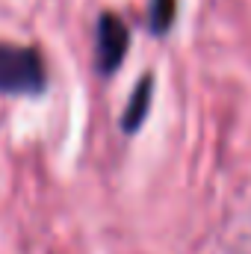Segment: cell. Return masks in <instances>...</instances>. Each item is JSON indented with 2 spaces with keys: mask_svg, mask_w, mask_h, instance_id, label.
Segmentation results:
<instances>
[{
  "mask_svg": "<svg viewBox=\"0 0 251 254\" xmlns=\"http://www.w3.org/2000/svg\"><path fill=\"white\" fill-rule=\"evenodd\" d=\"M48 89V68L36 48L0 42V95L39 98Z\"/></svg>",
  "mask_w": 251,
  "mask_h": 254,
  "instance_id": "obj_1",
  "label": "cell"
},
{
  "mask_svg": "<svg viewBox=\"0 0 251 254\" xmlns=\"http://www.w3.org/2000/svg\"><path fill=\"white\" fill-rule=\"evenodd\" d=\"M130 51V27L116 12H101L95 24V71L101 77H113Z\"/></svg>",
  "mask_w": 251,
  "mask_h": 254,
  "instance_id": "obj_2",
  "label": "cell"
},
{
  "mask_svg": "<svg viewBox=\"0 0 251 254\" xmlns=\"http://www.w3.org/2000/svg\"><path fill=\"white\" fill-rule=\"evenodd\" d=\"M151 104H154V74H142L122 110V119H119V127L125 136H136L142 130V125L148 122Z\"/></svg>",
  "mask_w": 251,
  "mask_h": 254,
  "instance_id": "obj_3",
  "label": "cell"
},
{
  "mask_svg": "<svg viewBox=\"0 0 251 254\" xmlns=\"http://www.w3.org/2000/svg\"><path fill=\"white\" fill-rule=\"evenodd\" d=\"M175 18H178V0H151L148 3V33L151 36H166L172 27H175Z\"/></svg>",
  "mask_w": 251,
  "mask_h": 254,
  "instance_id": "obj_4",
  "label": "cell"
}]
</instances>
